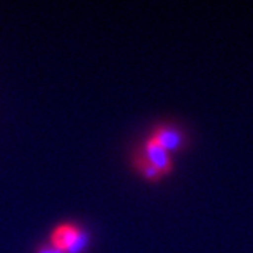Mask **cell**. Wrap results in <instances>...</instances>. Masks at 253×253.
Here are the masks:
<instances>
[{
	"mask_svg": "<svg viewBox=\"0 0 253 253\" xmlns=\"http://www.w3.org/2000/svg\"><path fill=\"white\" fill-rule=\"evenodd\" d=\"M144 158L161 173L162 177L172 172L173 162L170 154L152 138H149L145 144Z\"/></svg>",
	"mask_w": 253,
	"mask_h": 253,
	"instance_id": "obj_1",
	"label": "cell"
},
{
	"mask_svg": "<svg viewBox=\"0 0 253 253\" xmlns=\"http://www.w3.org/2000/svg\"><path fill=\"white\" fill-rule=\"evenodd\" d=\"M169 154L177 152L184 146V135L183 132L173 126H159L156 128L154 135L151 136Z\"/></svg>",
	"mask_w": 253,
	"mask_h": 253,
	"instance_id": "obj_2",
	"label": "cell"
},
{
	"mask_svg": "<svg viewBox=\"0 0 253 253\" xmlns=\"http://www.w3.org/2000/svg\"><path fill=\"white\" fill-rule=\"evenodd\" d=\"M82 232L79 228L76 226L65 224V225L56 226L51 235V242L55 249L61 251V252L66 253L73 245L79 241V238L82 236Z\"/></svg>",
	"mask_w": 253,
	"mask_h": 253,
	"instance_id": "obj_3",
	"label": "cell"
},
{
	"mask_svg": "<svg viewBox=\"0 0 253 253\" xmlns=\"http://www.w3.org/2000/svg\"><path fill=\"white\" fill-rule=\"evenodd\" d=\"M136 168L139 169V172L142 173L148 180H158L162 177L161 173L158 172L144 156H141V159H136Z\"/></svg>",
	"mask_w": 253,
	"mask_h": 253,
	"instance_id": "obj_4",
	"label": "cell"
},
{
	"mask_svg": "<svg viewBox=\"0 0 253 253\" xmlns=\"http://www.w3.org/2000/svg\"><path fill=\"white\" fill-rule=\"evenodd\" d=\"M38 253H63V252L58 251V249H55L54 246H52V248H42V249H41Z\"/></svg>",
	"mask_w": 253,
	"mask_h": 253,
	"instance_id": "obj_5",
	"label": "cell"
}]
</instances>
